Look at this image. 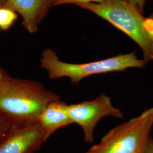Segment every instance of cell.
Wrapping results in <instances>:
<instances>
[{
	"mask_svg": "<svg viewBox=\"0 0 153 153\" xmlns=\"http://www.w3.org/2000/svg\"><path fill=\"white\" fill-rule=\"evenodd\" d=\"M60 99L40 82L8 76L0 82V117L13 129L33 126L49 103Z\"/></svg>",
	"mask_w": 153,
	"mask_h": 153,
	"instance_id": "1",
	"label": "cell"
},
{
	"mask_svg": "<svg viewBox=\"0 0 153 153\" xmlns=\"http://www.w3.org/2000/svg\"><path fill=\"white\" fill-rule=\"evenodd\" d=\"M40 66L50 79L69 78L73 84L95 74L113 71H126L129 68H142L147 62L137 57L136 52L121 54L102 60L83 64H71L59 59L53 49H44L41 54Z\"/></svg>",
	"mask_w": 153,
	"mask_h": 153,
	"instance_id": "2",
	"label": "cell"
},
{
	"mask_svg": "<svg viewBox=\"0 0 153 153\" xmlns=\"http://www.w3.org/2000/svg\"><path fill=\"white\" fill-rule=\"evenodd\" d=\"M103 18L133 39L142 49L143 60H153L152 43L140 10L125 0H110L78 5Z\"/></svg>",
	"mask_w": 153,
	"mask_h": 153,
	"instance_id": "3",
	"label": "cell"
},
{
	"mask_svg": "<svg viewBox=\"0 0 153 153\" xmlns=\"http://www.w3.org/2000/svg\"><path fill=\"white\" fill-rule=\"evenodd\" d=\"M153 127V108L111 129L86 153H143Z\"/></svg>",
	"mask_w": 153,
	"mask_h": 153,
	"instance_id": "4",
	"label": "cell"
},
{
	"mask_svg": "<svg viewBox=\"0 0 153 153\" xmlns=\"http://www.w3.org/2000/svg\"><path fill=\"white\" fill-rule=\"evenodd\" d=\"M69 114L73 124L81 127L84 141L88 143L94 141V129L102 119L124 116L122 111L112 104L110 97L103 93L92 100L69 105Z\"/></svg>",
	"mask_w": 153,
	"mask_h": 153,
	"instance_id": "5",
	"label": "cell"
},
{
	"mask_svg": "<svg viewBox=\"0 0 153 153\" xmlns=\"http://www.w3.org/2000/svg\"><path fill=\"white\" fill-rule=\"evenodd\" d=\"M47 140L37 123L14 130L0 142V153H34Z\"/></svg>",
	"mask_w": 153,
	"mask_h": 153,
	"instance_id": "6",
	"label": "cell"
},
{
	"mask_svg": "<svg viewBox=\"0 0 153 153\" xmlns=\"http://www.w3.org/2000/svg\"><path fill=\"white\" fill-rule=\"evenodd\" d=\"M2 7L19 14L25 30L33 33L38 31L39 24L52 7V0H6Z\"/></svg>",
	"mask_w": 153,
	"mask_h": 153,
	"instance_id": "7",
	"label": "cell"
},
{
	"mask_svg": "<svg viewBox=\"0 0 153 153\" xmlns=\"http://www.w3.org/2000/svg\"><path fill=\"white\" fill-rule=\"evenodd\" d=\"M38 123L48 140L59 129L73 124L69 114V105L60 99L51 102L39 115Z\"/></svg>",
	"mask_w": 153,
	"mask_h": 153,
	"instance_id": "8",
	"label": "cell"
},
{
	"mask_svg": "<svg viewBox=\"0 0 153 153\" xmlns=\"http://www.w3.org/2000/svg\"><path fill=\"white\" fill-rule=\"evenodd\" d=\"M18 18L16 11L4 7H0V30L7 31L13 25Z\"/></svg>",
	"mask_w": 153,
	"mask_h": 153,
	"instance_id": "9",
	"label": "cell"
},
{
	"mask_svg": "<svg viewBox=\"0 0 153 153\" xmlns=\"http://www.w3.org/2000/svg\"><path fill=\"white\" fill-rule=\"evenodd\" d=\"M110 0H52V7L65 4H75L79 5L90 3H99Z\"/></svg>",
	"mask_w": 153,
	"mask_h": 153,
	"instance_id": "10",
	"label": "cell"
},
{
	"mask_svg": "<svg viewBox=\"0 0 153 153\" xmlns=\"http://www.w3.org/2000/svg\"><path fill=\"white\" fill-rule=\"evenodd\" d=\"M14 130L5 121L0 117V142L8 136Z\"/></svg>",
	"mask_w": 153,
	"mask_h": 153,
	"instance_id": "11",
	"label": "cell"
},
{
	"mask_svg": "<svg viewBox=\"0 0 153 153\" xmlns=\"http://www.w3.org/2000/svg\"><path fill=\"white\" fill-rule=\"evenodd\" d=\"M144 24L151 40L153 56V14L148 18H145Z\"/></svg>",
	"mask_w": 153,
	"mask_h": 153,
	"instance_id": "12",
	"label": "cell"
},
{
	"mask_svg": "<svg viewBox=\"0 0 153 153\" xmlns=\"http://www.w3.org/2000/svg\"><path fill=\"white\" fill-rule=\"evenodd\" d=\"M125 1L131 4V5L136 6L140 10V11L143 13L146 0H125Z\"/></svg>",
	"mask_w": 153,
	"mask_h": 153,
	"instance_id": "13",
	"label": "cell"
},
{
	"mask_svg": "<svg viewBox=\"0 0 153 153\" xmlns=\"http://www.w3.org/2000/svg\"><path fill=\"white\" fill-rule=\"evenodd\" d=\"M143 153H153V139L151 136L148 140Z\"/></svg>",
	"mask_w": 153,
	"mask_h": 153,
	"instance_id": "14",
	"label": "cell"
},
{
	"mask_svg": "<svg viewBox=\"0 0 153 153\" xmlns=\"http://www.w3.org/2000/svg\"><path fill=\"white\" fill-rule=\"evenodd\" d=\"M9 76L7 73L0 65V82Z\"/></svg>",
	"mask_w": 153,
	"mask_h": 153,
	"instance_id": "15",
	"label": "cell"
},
{
	"mask_svg": "<svg viewBox=\"0 0 153 153\" xmlns=\"http://www.w3.org/2000/svg\"><path fill=\"white\" fill-rule=\"evenodd\" d=\"M5 0H0V7L3 6L4 3H5Z\"/></svg>",
	"mask_w": 153,
	"mask_h": 153,
	"instance_id": "16",
	"label": "cell"
},
{
	"mask_svg": "<svg viewBox=\"0 0 153 153\" xmlns=\"http://www.w3.org/2000/svg\"><path fill=\"white\" fill-rule=\"evenodd\" d=\"M5 1H6V0H5Z\"/></svg>",
	"mask_w": 153,
	"mask_h": 153,
	"instance_id": "17",
	"label": "cell"
}]
</instances>
